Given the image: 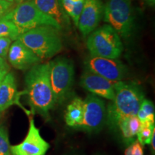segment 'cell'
Instances as JSON below:
<instances>
[{
	"label": "cell",
	"instance_id": "cell-19",
	"mask_svg": "<svg viewBox=\"0 0 155 155\" xmlns=\"http://www.w3.org/2000/svg\"><path fill=\"white\" fill-rule=\"evenodd\" d=\"M85 0H79L78 2H73L71 0H61V4L64 11L72 18L74 24L78 26L79 17L82 12Z\"/></svg>",
	"mask_w": 155,
	"mask_h": 155
},
{
	"label": "cell",
	"instance_id": "cell-17",
	"mask_svg": "<svg viewBox=\"0 0 155 155\" xmlns=\"http://www.w3.org/2000/svg\"><path fill=\"white\" fill-rule=\"evenodd\" d=\"M141 124L137 116H131L121 120L118 127L121 130L126 142L131 144L134 141V137L140 129Z\"/></svg>",
	"mask_w": 155,
	"mask_h": 155
},
{
	"label": "cell",
	"instance_id": "cell-29",
	"mask_svg": "<svg viewBox=\"0 0 155 155\" xmlns=\"http://www.w3.org/2000/svg\"><path fill=\"white\" fill-rule=\"evenodd\" d=\"M8 73H5V72H2V73H0V83H1L2 81L4 79V78L5 77V75L7 74Z\"/></svg>",
	"mask_w": 155,
	"mask_h": 155
},
{
	"label": "cell",
	"instance_id": "cell-10",
	"mask_svg": "<svg viewBox=\"0 0 155 155\" xmlns=\"http://www.w3.org/2000/svg\"><path fill=\"white\" fill-rule=\"evenodd\" d=\"M49 148V143L40 135L32 118L25 139L19 144L10 146V152L12 155H45Z\"/></svg>",
	"mask_w": 155,
	"mask_h": 155
},
{
	"label": "cell",
	"instance_id": "cell-6",
	"mask_svg": "<svg viewBox=\"0 0 155 155\" xmlns=\"http://www.w3.org/2000/svg\"><path fill=\"white\" fill-rule=\"evenodd\" d=\"M49 75L55 104L67 99L74 83V64L70 58H57L49 63Z\"/></svg>",
	"mask_w": 155,
	"mask_h": 155
},
{
	"label": "cell",
	"instance_id": "cell-24",
	"mask_svg": "<svg viewBox=\"0 0 155 155\" xmlns=\"http://www.w3.org/2000/svg\"><path fill=\"white\" fill-rule=\"evenodd\" d=\"M124 155H144L142 147L138 141H134L127 150H125Z\"/></svg>",
	"mask_w": 155,
	"mask_h": 155
},
{
	"label": "cell",
	"instance_id": "cell-7",
	"mask_svg": "<svg viewBox=\"0 0 155 155\" xmlns=\"http://www.w3.org/2000/svg\"><path fill=\"white\" fill-rule=\"evenodd\" d=\"M104 20L120 37L129 38L134 28V15L131 0H108L104 6Z\"/></svg>",
	"mask_w": 155,
	"mask_h": 155
},
{
	"label": "cell",
	"instance_id": "cell-23",
	"mask_svg": "<svg viewBox=\"0 0 155 155\" xmlns=\"http://www.w3.org/2000/svg\"><path fill=\"white\" fill-rule=\"evenodd\" d=\"M12 42V40L9 38H6V37L0 38V57L4 58L7 57Z\"/></svg>",
	"mask_w": 155,
	"mask_h": 155
},
{
	"label": "cell",
	"instance_id": "cell-14",
	"mask_svg": "<svg viewBox=\"0 0 155 155\" xmlns=\"http://www.w3.org/2000/svg\"><path fill=\"white\" fill-rule=\"evenodd\" d=\"M24 93L17 91L16 78L14 73L9 72L0 83V114L12 105L17 104L25 110L28 114L30 112L26 110L19 104V99Z\"/></svg>",
	"mask_w": 155,
	"mask_h": 155
},
{
	"label": "cell",
	"instance_id": "cell-8",
	"mask_svg": "<svg viewBox=\"0 0 155 155\" xmlns=\"http://www.w3.org/2000/svg\"><path fill=\"white\" fill-rule=\"evenodd\" d=\"M85 70L96 73L112 83L123 80L127 74V68L118 59L88 56L84 61Z\"/></svg>",
	"mask_w": 155,
	"mask_h": 155
},
{
	"label": "cell",
	"instance_id": "cell-4",
	"mask_svg": "<svg viewBox=\"0 0 155 155\" xmlns=\"http://www.w3.org/2000/svg\"><path fill=\"white\" fill-rule=\"evenodd\" d=\"M87 48L91 56L118 59L123 51V43L117 32L107 24L90 33Z\"/></svg>",
	"mask_w": 155,
	"mask_h": 155
},
{
	"label": "cell",
	"instance_id": "cell-11",
	"mask_svg": "<svg viewBox=\"0 0 155 155\" xmlns=\"http://www.w3.org/2000/svg\"><path fill=\"white\" fill-rule=\"evenodd\" d=\"M104 9L102 0H85L77 26L83 36L97 29L104 17Z\"/></svg>",
	"mask_w": 155,
	"mask_h": 155
},
{
	"label": "cell",
	"instance_id": "cell-31",
	"mask_svg": "<svg viewBox=\"0 0 155 155\" xmlns=\"http://www.w3.org/2000/svg\"><path fill=\"white\" fill-rule=\"evenodd\" d=\"M7 1H8L9 2H12V3H15L14 0H7Z\"/></svg>",
	"mask_w": 155,
	"mask_h": 155
},
{
	"label": "cell",
	"instance_id": "cell-25",
	"mask_svg": "<svg viewBox=\"0 0 155 155\" xmlns=\"http://www.w3.org/2000/svg\"><path fill=\"white\" fill-rule=\"evenodd\" d=\"M15 3L9 2L7 0H0V19L5 17L15 7Z\"/></svg>",
	"mask_w": 155,
	"mask_h": 155
},
{
	"label": "cell",
	"instance_id": "cell-5",
	"mask_svg": "<svg viewBox=\"0 0 155 155\" xmlns=\"http://www.w3.org/2000/svg\"><path fill=\"white\" fill-rule=\"evenodd\" d=\"M11 20L18 29L19 35L40 26H51L61 30L55 20L37 8L32 1H24L5 17Z\"/></svg>",
	"mask_w": 155,
	"mask_h": 155
},
{
	"label": "cell",
	"instance_id": "cell-18",
	"mask_svg": "<svg viewBox=\"0 0 155 155\" xmlns=\"http://www.w3.org/2000/svg\"><path fill=\"white\" fill-rule=\"evenodd\" d=\"M137 116L141 124L154 125V106L153 103L144 98Z\"/></svg>",
	"mask_w": 155,
	"mask_h": 155
},
{
	"label": "cell",
	"instance_id": "cell-16",
	"mask_svg": "<svg viewBox=\"0 0 155 155\" xmlns=\"http://www.w3.org/2000/svg\"><path fill=\"white\" fill-rule=\"evenodd\" d=\"M84 114V103L81 98L76 97L67 106L65 121L70 127L76 128L83 121Z\"/></svg>",
	"mask_w": 155,
	"mask_h": 155
},
{
	"label": "cell",
	"instance_id": "cell-2",
	"mask_svg": "<svg viewBox=\"0 0 155 155\" xmlns=\"http://www.w3.org/2000/svg\"><path fill=\"white\" fill-rule=\"evenodd\" d=\"M115 96L106 108V122L111 129L117 128L121 120L137 116L144 94L141 87L134 82L114 83Z\"/></svg>",
	"mask_w": 155,
	"mask_h": 155
},
{
	"label": "cell",
	"instance_id": "cell-9",
	"mask_svg": "<svg viewBox=\"0 0 155 155\" xmlns=\"http://www.w3.org/2000/svg\"><path fill=\"white\" fill-rule=\"evenodd\" d=\"M84 103V114L81 124L76 129L83 131H96L100 130L106 123V108L105 103L98 96L89 94Z\"/></svg>",
	"mask_w": 155,
	"mask_h": 155
},
{
	"label": "cell",
	"instance_id": "cell-32",
	"mask_svg": "<svg viewBox=\"0 0 155 155\" xmlns=\"http://www.w3.org/2000/svg\"><path fill=\"white\" fill-rule=\"evenodd\" d=\"M71 1H73V2H78V1H79V0H71Z\"/></svg>",
	"mask_w": 155,
	"mask_h": 155
},
{
	"label": "cell",
	"instance_id": "cell-15",
	"mask_svg": "<svg viewBox=\"0 0 155 155\" xmlns=\"http://www.w3.org/2000/svg\"><path fill=\"white\" fill-rule=\"evenodd\" d=\"M32 2L39 10L53 18L61 28L70 25L68 16L64 11L60 0H32Z\"/></svg>",
	"mask_w": 155,
	"mask_h": 155
},
{
	"label": "cell",
	"instance_id": "cell-30",
	"mask_svg": "<svg viewBox=\"0 0 155 155\" xmlns=\"http://www.w3.org/2000/svg\"><path fill=\"white\" fill-rule=\"evenodd\" d=\"M24 1H25V0H14L15 5H19V4L23 2Z\"/></svg>",
	"mask_w": 155,
	"mask_h": 155
},
{
	"label": "cell",
	"instance_id": "cell-22",
	"mask_svg": "<svg viewBox=\"0 0 155 155\" xmlns=\"http://www.w3.org/2000/svg\"><path fill=\"white\" fill-rule=\"evenodd\" d=\"M8 132L5 127H0V155H10Z\"/></svg>",
	"mask_w": 155,
	"mask_h": 155
},
{
	"label": "cell",
	"instance_id": "cell-27",
	"mask_svg": "<svg viewBox=\"0 0 155 155\" xmlns=\"http://www.w3.org/2000/svg\"><path fill=\"white\" fill-rule=\"evenodd\" d=\"M155 133L153 134L152 135V139H151V141H150V144L151 146H152V149L153 150V152H154L155 150V144H154V139H155Z\"/></svg>",
	"mask_w": 155,
	"mask_h": 155
},
{
	"label": "cell",
	"instance_id": "cell-1",
	"mask_svg": "<svg viewBox=\"0 0 155 155\" xmlns=\"http://www.w3.org/2000/svg\"><path fill=\"white\" fill-rule=\"evenodd\" d=\"M25 91L29 105L33 114L49 117L50 110L55 106V100L49 75V63L34 65L25 77Z\"/></svg>",
	"mask_w": 155,
	"mask_h": 155
},
{
	"label": "cell",
	"instance_id": "cell-33",
	"mask_svg": "<svg viewBox=\"0 0 155 155\" xmlns=\"http://www.w3.org/2000/svg\"><path fill=\"white\" fill-rule=\"evenodd\" d=\"M26 1H32V0H26Z\"/></svg>",
	"mask_w": 155,
	"mask_h": 155
},
{
	"label": "cell",
	"instance_id": "cell-26",
	"mask_svg": "<svg viewBox=\"0 0 155 155\" xmlns=\"http://www.w3.org/2000/svg\"><path fill=\"white\" fill-rule=\"evenodd\" d=\"M10 71V66L6 61V58L0 57V73H9Z\"/></svg>",
	"mask_w": 155,
	"mask_h": 155
},
{
	"label": "cell",
	"instance_id": "cell-13",
	"mask_svg": "<svg viewBox=\"0 0 155 155\" xmlns=\"http://www.w3.org/2000/svg\"><path fill=\"white\" fill-rule=\"evenodd\" d=\"M80 85L92 94L108 100L113 101L115 96L114 83L87 70L82 73Z\"/></svg>",
	"mask_w": 155,
	"mask_h": 155
},
{
	"label": "cell",
	"instance_id": "cell-3",
	"mask_svg": "<svg viewBox=\"0 0 155 155\" xmlns=\"http://www.w3.org/2000/svg\"><path fill=\"white\" fill-rule=\"evenodd\" d=\"M19 40L41 59L53 57L63 48L60 30L51 26H40L21 34Z\"/></svg>",
	"mask_w": 155,
	"mask_h": 155
},
{
	"label": "cell",
	"instance_id": "cell-28",
	"mask_svg": "<svg viewBox=\"0 0 155 155\" xmlns=\"http://www.w3.org/2000/svg\"><path fill=\"white\" fill-rule=\"evenodd\" d=\"M145 2L150 7H154L155 5V0H145Z\"/></svg>",
	"mask_w": 155,
	"mask_h": 155
},
{
	"label": "cell",
	"instance_id": "cell-21",
	"mask_svg": "<svg viewBox=\"0 0 155 155\" xmlns=\"http://www.w3.org/2000/svg\"><path fill=\"white\" fill-rule=\"evenodd\" d=\"M154 133H155L154 125L141 124L140 129L137 134L138 141L141 145L150 144Z\"/></svg>",
	"mask_w": 155,
	"mask_h": 155
},
{
	"label": "cell",
	"instance_id": "cell-20",
	"mask_svg": "<svg viewBox=\"0 0 155 155\" xmlns=\"http://www.w3.org/2000/svg\"><path fill=\"white\" fill-rule=\"evenodd\" d=\"M19 36L18 29L11 20L6 17L0 19V38L6 37L12 40H16Z\"/></svg>",
	"mask_w": 155,
	"mask_h": 155
},
{
	"label": "cell",
	"instance_id": "cell-12",
	"mask_svg": "<svg viewBox=\"0 0 155 155\" xmlns=\"http://www.w3.org/2000/svg\"><path fill=\"white\" fill-rule=\"evenodd\" d=\"M7 58L12 66L20 71L30 69L42 61L41 58L19 40H15L11 44Z\"/></svg>",
	"mask_w": 155,
	"mask_h": 155
}]
</instances>
